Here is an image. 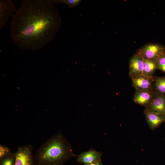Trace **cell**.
I'll return each mask as SVG.
<instances>
[{
    "instance_id": "6da1fadb",
    "label": "cell",
    "mask_w": 165,
    "mask_h": 165,
    "mask_svg": "<svg viewBox=\"0 0 165 165\" xmlns=\"http://www.w3.org/2000/svg\"><path fill=\"white\" fill-rule=\"evenodd\" d=\"M61 24L53 0H24L11 20V38L19 48L36 51L53 40Z\"/></svg>"
},
{
    "instance_id": "7a4b0ae2",
    "label": "cell",
    "mask_w": 165,
    "mask_h": 165,
    "mask_svg": "<svg viewBox=\"0 0 165 165\" xmlns=\"http://www.w3.org/2000/svg\"><path fill=\"white\" fill-rule=\"evenodd\" d=\"M75 156L68 140L61 133L47 140L34 155L36 165H62Z\"/></svg>"
},
{
    "instance_id": "3957f363",
    "label": "cell",
    "mask_w": 165,
    "mask_h": 165,
    "mask_svg": "<svg viewBox=\"0 0 165 165\" xmlns=\"http://www.w3.org/2000/svg\"><path fill=\"white\" fill-rule=\"evenodd\" d=\"M31 145L19 146L15 152V165H36Z\"/></svg>"
},
{
    "instance_id": "277c9868",
    "label": "cell",
    "mask_w": 165,
    "mask_h": 165,
    "mask_svg": "<svg viewBox=\"0 0 165 165\" xmlns=\"http://www.w3.org/2000/svg\"><path fill=\"white\" fill-rule=\"evenodd\" d=\"M164 52V49L162 46L157 44L149 43L139 49L136 53L144 59L156 60Z\"/></svg>"
},
{
    "instance_id": "5b68a950",
    "label": "cell",
    "mask_w": 165,
    "mask_h": 165,
    "mask_svg": "<svg viewBox=\"0 0 165 165\" xmlns=\"http://www.w3.org/2000/svg\"><path fill=\"white\" fill-rule=\"evenodd\" d=\"M16 7L10 0H0V30L17 11Z\"/></svg>"
},
{
    "instance_id": "8992f818",
    "label": "cell",
    "mask_w": 165,
    "mask_h": 165,
    "mask_svg": "<svg viewBox=\"0 0 165 165\" xmlns=\"http://www.w3.org/2000/svg\"><path fill=\"white\" fill-rule=\"evenodd\" d=\"M132 86L135 90H153L154 77H150L144 75L130 77Z\"/></svg>"
},
{
    "instance_id": "52a82bcc",
    "label": "cell",
    "mask_w": 165,
    "mask_h": 165,
    "mask_svg": "<svg viewBox=\"0 0 165 165\" xmlns=\"http://www.w3.org/2000/svg\"><path fill=\"white\" fill-rule=\"evenodd\" d=\"M144 59L136 53L130 58L129 62V75L130 77L143 75Z\"/></svg>"
},
{
    "instance_id": "ba28073f",
    "label": "cell",
    "mask_w": 165,
    "mask_h": 165,
    "mask_svg": "<svg viewBox=\"0 0 165 165\" xmlns=\"http://www.w3.org/2000/svg\"><path fill=\"white\" fill-rule=\"evenodd\" d=\"M145 110L156 113L165 115V95L155 92L154 97Z\"/></svg>"
},
{
    "instance_id": "9c48e42d",
    "label": "cell",
    "mask_w": 165,
    "mask_h": 165,
    "mask_svg": "<svg viewBox=\"0 0 165 165\" xmlns=\"http://www.w3.org/2000/svg\"><path fill=\"white\" fill-rule=\"evenodd\" d=\"M154 94L153 90H136L133 100L136 104L146 108L152 101Z\"/></svg>"
},
{
    "instance_id": "30bf717a",
    "label": "cell",
    "mask_w": 165,
    "mask_h": 165,
    "mask_svg": "<svg viewBox=\"0 0 165 165\" xmlns=\"http://www.w3.org/2000/svg\"><path fill=\"white\" fill-rule=\"evenodd\" d=\"M102 153L95 150L91 149L84 152L78 156L77 161L84 165H89L98 160L101 159Z\"/></svg>"
},
{
    "instance_id": "8fae6325",
    "label": "cell",
    "mask_w": 165,
    "mask_h": 165,
    "mask_svg": "<svg viewBox=\"0 0 165 165\" xmlns=\"http://www.w3.org/2000/svg\"><path fill=\"white\" fill-rule=\"evenodd\" d=\"M144 113L149 128L154 130L165 121V115L159 114L145 110Z\"/></svg>"
},
{
    "instance_id": "7c38bea8",
    "label": "cell",
    "mask_w": 165,
    "mask_h": 165,
    "mask_svg": "<svg viewBox=\"0 0 165 165\" xmlns=\"http://www.w3.org/2000/svg\"><path fill=\"white\" fill-rule=\"evenodd\" d=\"M157 69L156 60L144 59L143 75L148 77H153V74Z\"/></svg>"
},
{
    "instance_id": "4fadbf2b",
    "label": "cell",
    "mask_w": 165,
    "mask_h": 165,
    "mask_svg": "<svg viewBox=\"0 0 165 165\" xmlns=\"http://www.w3.org/2000/svg\"><path fill=\"white\" fill-rule=\"evenodd\" d=\"M153 90L156 93L165 95V76L154 78Z\"/></svg>"
},
{
    "instance_id": "5bb4252c",
    "label": "cell",
    "mask_w": 165,
    "mask_h": 165,
    "mask_svg": "<svg viewBox=\"0 0 165 165\" xmlns=\"http://www.w3.org/2000/svg\"><path fill=\"white\" fill-rule=\"evenodd\" d=\"M15 153H12L0 160V165H15Z\"/></svg>"
},
{
    "instance_id": "9a60e30c",
    "label": "cell",
    "mask_w": 165,
    "mask_h": 165,
    "mask_svg": "<svg viewBox=\"0 0 165 165\" xmlns=\"http://www.w3.org/2000/svg\"><path fill=\"white\" fill-rule=\"evenodd\" d=\"M53 1L55 4H67L71 9L78 6L82 2L80 0H53Z\"/></svg>"
},
{
    "instance_id": "2e32d148",
    "label": "cell",
    "mask_w": 165,
    "mask_h": 165,
    "mask_svg": "<svg viewBox=\"0 0 165 165\" xmlns=\"http://www.w3.org/2000/svg\"><path fill=\"white\" fill-rule=\"evenodd\" d=\"M158 69L165 73V52L156 60Z\"/></svg>"
},
{
    "instance_id": "e0dca14e",
    "label": "cell",
    "mask_w": 165,
    "mask_h": 165,
    "mask_svg": "<svg viewBox=\"0 0 165 165\" xmlns=\"http://www.w3.org/2000/svg\"><path fill=\"white\" fill-rule=\"evenodd\" d=\"M12 153L10 148L1 144L0 145V160Z\"/></svg>"
},
{
    "instance_id": "ac0fdd59",
    "label": "cell",
    "mask_w": 165,
    "mask_h": 165,
    "mask_svg": "<svg viewBox=\"0 0 165 165\" xmlns=\"http://www.w3.org/2000/svg\"><path fill=\"white\" fill-rule=\"evenodd\" d=\"M89 165H103L102 163L101 159H100L97 161Z\"/></svg>"
},
{
    "instance_id": "d6986e66",
    "label": "cell",
    "mask_w": 165,
    "mask_h": 165,
    "mask_svg": "<svg viewBox=\"0 0 165 165\" xmlns=\"http://www.w3.org/2000/svg\"></svg>"
}]
</instances>
